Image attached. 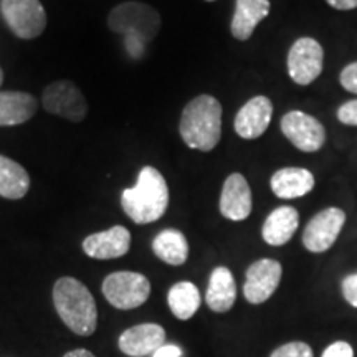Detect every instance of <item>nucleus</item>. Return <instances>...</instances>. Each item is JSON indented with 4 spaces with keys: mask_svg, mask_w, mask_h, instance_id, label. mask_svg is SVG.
<instances>
[{
    "mask_svg": "<svg viewBox=\"0 0 357 357\" xmlns=\"http://www.w3.org/2000/svg\"><path fill=\"white\" fill-rule=\"evenodd\" d=\"M169 187L158 169L144 166L137 176L136 185L123 190L121 207L126 215L137 225L159 220L167 211Z\"/></svg>",
    "mask_w": 357,
    "mask_h": 357,
    "instance_id": "1",
    "label": "nucleus"
},
{
    "mask_svg": "<svg viewBox=\"0 0 357 357\" xmlns=\"http://www.w3.org/2000/svg\"><path fill=\"white\" fill-rule=\"evenodd\" d=\"M178 132L190 149L211 153L222 137V105L217 98L200 95L182 111Z\"/></svg>",
    "mask_w": 357,
    "mask_h": 357,
    "instance_id": "2",
    "label": "nucleus"
},
{
    "mask_svg": "<svg viewBox=\"0 0 357 357\" xmlns=\"http://www.w3.org/2000/svg\"><path fill=\"white\" fill-rule=\"evenodd\" d=\"M53 305L65 326L78 336L95 334L98 326L96 301L82 281L73 276L56 280L53 287Z\"/></svg>",
    "mask_w": 357,
    "mask_h": 357,
    "instance_id": "3",
    "label": "nucleus"
},
{
    "mask_svg": "<svg viewBox=\"0 0 357 357\" xmlns=\"http://www.w3.org/2000/svg\"><path fill=\"white\" fill-rule=\"evenodd\" d=\"M108 25L124 38L139 40L144 45L158 37L160 15L154 7L142 2H124L116 6L108 15Z\"/></svg>",
    "mask_w": 357,
    "mask_h": 357,
    "instance_id": "4",
    "label": "nucleus"
},
{
    "mask_svg": "<svg viewBox=\"0 0 357 357\" xmlns=\"http://www.w3.org/2000/svg\"><path fill=\"white\" fill-rule=\"evenodd\" d=\"M102 294L111 306L128 311L136 310L149 300L151 283L136 271H116L102 281Z\"/></svg>",
    "mask_w": 357,
    "mask_h": 357,
    "instance_id": "5",
    "label": "nucleus"
},
{
    "mask_svg": "<svg viewBox=\"0 0 357 357\" xmlns=\"http://www.w3.org/2000/svg\"><path fill=\"white\" fill-rule=\"evenodd\" d=\"M0 13L19 38L32 40L43 33L47 12L40 0H0Z\"/></svg>",
    "mask_w": 357,
    "mask_h": 357,
    "instance_id": "6",
    "label": "nucleus"
},
{
    "mask_svg": "<svg viewBox=\"0 0 357 357\" xmlns=\"http://www.w3.org/2000/svg\"><path fill=\"white\" fill-rule=\"evenodd\" d=\"M288 77L300 86H310L324 68V50L318 40L301 37L291 45L287 58Z\"/></svg>",
    "mask_w": 357,
    "mask_h": 357,
    "instance_id": "7",
    "label": "nucleus"
},
{
    "mask_svg": "<svg viewBox=\"0 0 357 357\" xmlns=\"http://www.w3.org/2000/svg\"><path fill=\"white\" fill-rule=\"evenodd\" d=\"M281 132L301 153H318L326 142V129L319 119L305 111H288L281 118Z\"/></svg>",
    "mask_w": 357,
    "mask_h": 357,
    "instance_id": "8",
    "label": "nucleus"
},
{
    "mask_svg": "<svg viewBox=\"0 0 357 357\" xmlns=\"http://www.w3.org/2000/svg\"><path fill=\"white\" fill-rule=\"evenodd\" d=\"M42 105L48 113L61 116L68 121L79 123L86 118L88 102L82 89L68 79L48 84L42 96Z\"/></svg>",
    "mask_w": 357,
    "mask_h": 357,
    "instance_id": "9",
    "label": "nucleus"
},
{
    "mask_svg": "<svg viewBox=\"0 0 357 357\" xmlns=\"http://www.w3.org/2000/svg\"><path fill=\"white\" fill-rule=\"evenodd\" d=\"M346 223V212L339 207H328L307 222L301 242L311 253H324L336 243Z\"/></svg>",
    "mask_w": 357,
    "mask_h": 357,
    "instance_id": "10",
    "label": "nucleus"
},
{
    "mask_svg": "<svg viewBox=\"0 0 357 357\" xmlns=\"http://www.w3.org/2000/svg\"><path fill=\"white\" fill-rule=\"evenodd\" d=\"M283 268L273 258H261L247 268L243 296L250 305H261L273 296L281 283Z\"/></svg>",
    "mask_w": 357,
    "mask_h": 357,
    "instance_id": "11",
    "label": "nucleus"
},
{
    "mask_svg": "<svg viewBox=\"0 0 357 357\" xmlns=\"http://www.w3.org/2000/svg\"><path fill=\"white\" fill-rule=\"evenodd\" d=\"M273 118V102L268 96H253L235 114L234 129L245 141H253L263 136Z\"/></svg>",
    "mask_w": 357,
    "mask_h": 357,
    "instance_id": "12",
    "label": "nucleus"
},
{
    "mask_svg": "<svg viewBox=\"0 0 357 357\" xmlns=\"http://www.w3.org/2000/svg\"><path fill=\"white\" fill-rule=\"evenodd\" d=\"M218 208L222 217L231 222H243L250 217L253 211V195L243 174L234 172L225 178Z\"/></svg>",
    "mask_w": 357,
    "mask_h": 357,
    "instance_id": "13",
    "label": "nucleus"
},
{
    "mask_svg": "<svg viewBox=\"0 0 357 357\" xmlns=\"http://www.w3.org/2000/svg\"><path fill=\"white\" fill-rule=\"evenodd\" d=\"M131 248V234L126 227L116 225L98 231L83 240V252L95 260H114L126 255Z\"/></svg>",
    "mask_w": 357,
    "mask_h": 357,
    "instance_id": "14",
    "label": "nucleus"
},
{
    "mask_svg": "<svg viewBox=\"0 0 357 357\" xmlns=\"http://www.w3.org/2000/svg\"><path fill=\"white\" fill-rule=\"evenodd\" d=\"M166 342V331L155 323H144L128 328L118 339V347L129 357H146L154 354Z\"/></svg>",
    "mask_w": 357,
    "mask_h": 357,
    "instance_id": "15",
    "label": "nucleus"
},
{
    "mask_svg": "<svg viewBox=\"0 0 357 357\" xmlns=\"http://www.w3.org/2000/svg\"><path fill=\"white\" fill-rule=\"evenodd\" d=\"M314 174L305 167H283L270 178L271 192L283 200L305 197L314 189Z\"/></svg>",
    "mask_w": 357,
    "mask_h": 357,
    "instance_id": "16",
    "label": "nucleus"
},
{
    "mask_svg": "<svg viewBox=\"0 0 357 357\" xmlns=\"http://www.w3.org/2000/svg\"><path fill=\"white\" fill-rule=\"evenodd\" d=\"M271 10L270 0H236L230 32L238 42H247Z\"/></svg>",
    "mask_w": 357,
    "mask_h": 357,
    "instance_id": "17",
    "label": "nucleus"
},
{
    "mask_svg": "<svg viewBox=\"0 0 357 357\" xmlns=\"http://www.w3.org/2000/svg\"><path fill=\"white\" fill-rule=\"evenodd\" d=\"M300 227V213L291 205H281L276 207L263 223L261 236L271 247H283Z\"/></svg>",
    "mask_w": 357,
    "mask_h": 357,
    "instance_id": "18",
    "label": "nucleus"
},
{
    "mask_svg": "<svg viewBox=\"0 0 357 357\" xmlns=\"http://www.w3.org/2000/svg\"><path fill=\"white\" fill-rule=\"evenodd\" d=\"M236 284L231 271L227 266L213 268L208 278L205 303L213 312H227L235 305Z\"/></svg>",
    "mask_w": 357,
    "mask_h": 357,
    "instance_id": "19",
    "label": "nucleus"
},
{
    "mask_svg": "<svg viewBox=\"0 0 357 357\" xmlns=\"http://www.w3.org/2000/svg\"><path fill=\"white\" fill-rule=\"evenodd\" d=\"M38 102L30 93L0 91V128L17 126L33 118Z\"/></svg>",
    "mask_w": 357,
    "mask_h": 357,
    "instance_id": "20",
    "label": "nucleus"
},
{
    "mask_svg": "<svg viewBox=\"0 0 357 357\" xmlns=\"http://www.w3.org/2000/svg\"><path fill=\"white\" fill-rule=\"evenodd\" d=\"M153 252L167 265L181 266L189 258V243L181 230L166 229L154 236Z\"/></svg>",
    "mask_w": 357,
    "mask_h": 357,
    "instance_id": "21",
    "label": "nucleus"
},
{
    "mask_svg": "<svg viewBox=\"0 0 357 357\" xmlns=\"http://www.w3.org/2000/svg\"><path fill=\"white\" fill-rule=\"evenodd\" d=\"M30 189V177L24 166L0 154V197L19 200Z\"/></svg>",
    "mask_w": 357,
    "mask_h": 357,
    "instance_id": "22",
    "label": "nucleus"
},
{
    "mask_svg": "<svg viewBox=\"0 0 357 357\" xmlns=\"http://www.w3.org/2000/svg\"><path fill=\"white\" fill-rule=\"evenodd\" d=\"M169 310L177 319H190L200 307V291L190 281H178L167 293Z\"/></svg>",
    "mask_w": 357,
    "mask_h": 357,
    "instance_id": "23",
    "label": "nucleus"
},
{
    "mask_svg": "<svg viewBox=\"0 0 357 357\" xmlns=\"http://www.w3.org/2000/svg\"><path fill=\"white\" fill-rule=\"evenodd\" d=\"M270 357H314L310 344L303 341H291L276 347Z\"/></svg>",
    "mask_w": 357,
    "mask_h": 357,
    "instance_id": "24",
    "label": "nucleus"
},
{
    "mask_svg": "<svg viewBox=\"0 0 357 357\" xmlns=\"http://www.w3.org/2000/svg\"><path fill=\"white\" fill-rule=\"evenodd\" d=\"M339 83L346 91L357 95V61L346 65L339 75Z\"/></svg>",
    "mask_w": 357,
    "mask_h": 357,
    "instance_id": "25",
    "label": "nucleus"
},
{
    "mask_svg": "<svg viewBox=\"0 0 357 357\" xmlns=\"http://www.w3.org/2000/svg\"><path fill=\"white\" fill-rule=\"evenodd\" d=\"M337 119L344 126H357V98L339 106Z\"/></svg>",
    "mask_w": 357,
    "mask_h": 357,
    "instance_id": "26",
    "label": "nucleus"
},
{
    "mask_svg": "<svg viewBox=\"0 0 357 357\" xmlns=\"http://www.w3.org/2000/svg\"><path fill=\"white\" fill-rule=\"evenodd\" d=\"M341 291L344 300L349 303L352 307H357V273L346 276L341 283Z\"/></svg>",
    "mask_w": 357,
    "mask_h": 357,
    "instance_id": "27",
    "label": "nucleus"
},
{
    "mask_svg": "<svg viewBox=\"0 0 357 357\" xmlns=\"http://www.w3.org/2000/svg\"><path fill=\"white\" fill-rule=\"evenodd\" d=\"M321 357H354V349H352L349 342L337 341L326 347V351Z\"/></svg>",
    "mask_w": 357,
    "mask_h": 357,
    "instance_id": "28",
    "label": "nucleus"
},
{
    "mask_svg": "<svg viewBox=\"0 0 357 357\" xmlns=\"http://www.w3.org/2000/svg\"><path fill=\"white\" fill-rule=\"evenodd\" d=\"M181 356H182V349L174 344L160 346L159 349L153 354V357H181Z\"/></svg>",
    "mask_w": 357,
    "mask_h": 357,
    "instance_id": "29",
    "label": "nucleus"
},
{
    "mask_svg": "<svg viewBox=\"0 0 357 357\" xmlns=\"http://www.w3.org/2000/svg\"><path fill=\"white\" fill-rule=\"evenodd\" d=\"M326 2L336 10H354L357 8V0H326Z\"/></svg>",
    "mask_w": 357,
    "mask_h": 357,
    "instance_id": "30",
    "label": "nucleus"
},
{
    "mask_svg": "<svg viewBox=\"0 0 357 357\" xmlns=\"http://www.w3.org/2000/svg\"><path fill=\"white\" fill-rule=\"evenodd\" d=\"M63 357H96V356L86 349H73V351L66 352Z\"/></svg>",
    "mask_w": 357,
    "mask_h": 357,
    "instance_id": "31",
    "label": "nucleus"
},
{
    "mask_svg": "<svg viewBox=\"0 0 357 357\" xmlns=\"http://www.w3.org/2000/svg\"><path fill=\"white\" fill-rule=\"evenodd\" d=\"M2 82H3V71L0 68V86H2Z\"/></svg>",
    "mask_w": 357,
    "mask_h": 357,
    "instance_id": "32",
    "label": "nucleus"
},
{
    "mask_svg": "<svg viewBox=\"0 0 357 357\" xmlns=\"http://www.w3.org/2000/svg\"><path fill=\"white\" fill-rule=\"evenodd\" d=\"M207 2H215V0H207Z\"/></svg>",
    "mask_w": 357,
    "mask_h": 357,
    "instance_id": "33",
    "label": "nucleus"
}]
</instances>
